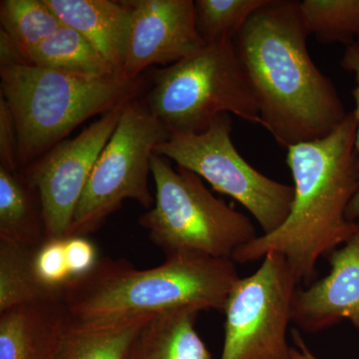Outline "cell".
<instances>
[{
	"instance_id": "cell-21",
	"label": "cell",
	"mask_w": 359,
	"mask_h": 359,
	"mask_svg": "<svg viewBox=\"0 0 359 359\" xmlns=\"http://www.w3.org/2000/svg\"><path fill=\"white\" fill-rule=\"evenodd\" d=\"M309 35L323 44L347 45L359 39V0L299 1Z\"/></svg>"
},
{
	"instance_id": "cell-16",
	"label": "cell",
	"mask_w": 359,
	"mask_h": 359,
	"mask_svg": "<svg viewBox=\"0 0 359 359\" xmlns=\"http://www.w3.org/2000/svg\"><path fill=\"white\" fill-rule=\"evenodd\" d=\"M0 240L37 250L46 242L39 192L25 174L0 167Z\"/></svg>"
},
{
	"instance_id": "cell-22",
	"label": "cell",
	"mask_w": 359,
	"mask_h": 359,
	"mask_svg": "<svg viewBox=\"0 0 359 359\" xmlns=\"http://www.w3.org/2000/svg\"><path fill=\"white\" fill-rule=\"evenodd\" d=\"M269 0H196V27L205 44L233 40Z\"/></svg>"
},
{
	"instance_id": "cell-8",
	"label": "cell",
	"mask_w": 359,
	"mask_h": 359,
	"mask_svg": "<svg viewBox=\"0 0 359 359\" xmlns=\"http://www.w3.org/2000/svg\"><path fill=\"white\" fill-rule=\"evenodd\" d=\"M231 129V114L219 115L203 133H170L155 153L237 201L254 217L263 233H271L289 216L294 187L269 178L250 166L233 145Z\"/></svg>"
},
{
	"instance_id": "cell-3",
	"label": "cell",
	"mask_w": 359,
	"mask_h": 359,
	"mask_svg": "<svg viewBox=\"0 0 359 359\" xmlns=\"http://www.w3.org/2000/svg\"><path fill=\"white\" fill-rule=\"evenodd\" d=\"M240 278L231 259L179 254L138 269L127 259L105 257L65 285L63 304L71 320L92 325L181 309L224 313Z\"/></svg>"
},
{
	"instance_id": "cell-12",
	"label": "cell",
	"mask_w": 359,
	"mask_h": 359,
	"mask_svg": "<svg viewBox=\"0 0 359 359\" xmlns=\"http://www.w3.org/2000/svg\"><path fill=\"white\" fill-rule=\"evenodd\" d=\"M327 259L328 275L295 292L292 323L318 334L346 320L359 332V224L353 237Z\"/></svg>"
},
{
	"instance_id": "cell-26",
	"label": "cell",
	"mask_w": 359,
	"mask_h": 359,
	"mask_svg": "<svg viewBox=\"0 0 359 359\" xmlns=\"http://www.w3.org/2000/svg\"><path fill=\"white\" fill-rule=\"evenodd\" d=\"M65 252L72 278L88 273L99 261L96 247L87 237L65 238Z\"/></svg>"
},
{
	"instance_id": "cell-2",
	"label": "cell",
	"mask_w": 359,
	"mask_h": 359,
	"mask_svg": "<svg viewBox=\"0 0 359 359\" xmlns=\"http://www.w3.org/2000/svg\"><path fill=\"white\" fill-rule=\"evenodd\" d=\"M353 111L325 138L287 149L294 180V201L280 228L262 233L233 256L236 264L256 263L269 254L282 255L299 285H311L318 264L349 240L358 224L347 209L359 191V158Z\"/></svg>"
},
{
	"instance_id": "cell-18",
	"label": "cell",
	"mask_w": 359,
	"mask_h": 359,
	"mask_svg": "<svg viewBox=\"0 0 359 359\" xmlns=\"http://www.w3.org/2000/svg\"><path fill=\"white\" fill-rule=\"evenodd\" d=\"M35 250L0 240V313L25 304L63 302L65 290L50 289L37 278Z\"/></svg>"
},
{
	"instance_id": "cell-10",
	"label": "cell",
	"mask_w": 359,
	"mask_h": 359,
	"mask_svg": "<svg viewBox=\"0 0 359 359\" xmlns=\"http://www.w3.org/2000/svg\"><path fill=\"white\" fill-rule=\"evenodd\" d=\"M125 105L105 113L75 138L60 142L26 167L23 174L39 192L46 240L67 237L92 170L117 128Z\"/></svg>"
},
{
	"instance_id": "cell-4",
	"label": "cell",
	"mask_w": 359,
	"mask_h": 359,
	"mask_svg": "<svg viewBox=\"0 0 359 359\" xmlns=\"http://www.w3.org/2000/svg\"><path fill=\"white\" fill-rule=\"evenodd\" d=\"M0 79L25 168L90 118L138 98L145 85L142 78L95 79L30 65L0 66Z\"/></svg>"
},
{
	"instance_id": "cell-6",
	"label": "cell",
	"mask_w": 359,
	"mask_h": 359,
	"mask_svg": "<svg viewBox=\"0 0 359 359\" xmlns=\"http://www.w3.org/2000/svg\"><path fill=\"white\" fill-rule=\"evenodd\" d=\"M152 80L146 105L170 133H203L222 114L262 126L233 40L205 44L178 62L155 70Z\"/></svg>"
},
{
	"instance_id": "cell-17",
	"label": "cell",
	"mask_w": 359,
	"mask_h": 359,
	"mask_svg": "<svg viewBox=\"0 0 359 359\" xmlns=\"http://www.w3.org/2000/svg\"><path fill=\"white\" fill-rule=\"evenodd\" d=\"M27 65L86 78L121 76L81 33L62 25L28 53Z\"/></svg>"
},
{
	"instance_id": "cell-15",
	"label": "cell",
	"mask_w": 359,
	"mask_h": 359,
	"mask_svg": "<svg viewBox=\"0 0 359 359\" xmlns=\"http://www.w3.org/2000/svg\"><path fill=\"white\" fill-rule=\"evenodd\" d=\"M200 311L175 309L149 318L122 359H212L197 330Z\"/></svg>"
},
{
	"instance_id": "cell-11",
	"label": "cell",
	"mask_w": 359,
	"mask_h": 359,
	"mask_svg": "<svg viewBox=\"0 0 359 359\" xmlns=\"http://www.w3.org/2000/svg\"><path fill=\"white\" fill-rule=\"evenodd\" d=\"M131 16L121 76L139 79L153 65H174L200 50L193 0H130Z\"/></svg>"
},
{
	"instance_id": "cell-24",
	"label": "cell",
	"mask_w": 359,
	"mask_h": 359,
	"mask_svg": "<svg viewBox=\"0 0 359 359\" xmlns=\"http://www.w3.org/2000/svg\"><path fill=\"white\" fill-rule=\"evenodd\" d=\"M0 167L18 171V139L15 124L6 101L0 97Z\"/></svg>"
},
{
	"instance_id": "cell-5",
	"label": "cell",
	"mask_w": 359,
	"mask_h": 359,
	"mask_svg": "<svg viewBox=\"0 0 359 359\" xmlns=\"http://www.w3.org/2000/svg\"><path fill=\"white\" fill-rule=\"evenodd\" d=\"M155 204L139 218L151 242L170 257L202 255L231 259L257 236L249 217L215 197L203 180L167 158L153 155Z\"/></svg>"
},
{
	"instance_id": "cell-23",
	"label": "cell",
	"mask_w": 359,
	"mask_h": 359,
	"mask_svg": "<svg viewBox=\"0 0 359 359\" xmlns=\"http://www.w3.org/2000/svg\"><path fill=\"white\" fill-rule=\"evenodd\" d=\"M33 266L40 282L50 289L65 290L72 280L65 252V238L47 240L35 250Z\"/></svg>"
},
{
	"instance_id": "cell-27",
	"label": "cell",
	"mask_w": 359,
	"mask_h": 359,
	"mask_svg": "<svg viewBox=\"0 0 359 359\" xmlns=\"http://www.w3.org/2000/svg\"><path fill=\"white\" fill-rule=\"evenodd\" d=\"M292 342H294V346H292V359H320L309 349L301 332L295 330L292 332Z\"/></svg>"
},
{
	"instance_id": "cell-14",
	"label": "cell",
	"mask_w": 359,
	"mask_h": 359,
	"mask_svg": "<svg viewBox=\"0 0 359 359\" xmlns=\"http://www.w3.org/2000/svg\"><path fill=\"white\" fill-rule=\"evenodd\" d=\"M45 1L63 25L81 33L121 75L131 16L129 1Z\"/></svg>"
},
{
	"instance_id": "cell-25",
	"label": "cell",
	"mask_w": 359,
	"mask_h": 359,
	"mask_svg": "<svg viewBox=\"0 0 359 359\" xmlns=\"http://www.w3.org/2000/svg\"><path fill=\"white\" fill-rule=\"evenodd\" d=\"M340 65L342 69L353 73L355 79V87L351 94L355 103V109L353 110L356 119L355 149L359 158V39L346 46ZM346 217L353 223L359 224V191L348 205Z\"/></svg>"
},
{
	"instance_id": "cell-1",
	"label": "cell",
	"mask_w": 359,
	"mask_h": 359,
	"mask_svg": "<svg viewBox=\"0 0 359 359\" xmlns=\"http://www.w3.org/2000/svg\"><path fill=\"white\" fill-rule=\"evenodd\" d=\"M309 36L299 1L269 0L233 39L262 126L285 149L325 138L348 114L309 55Z\"/></svg>"
},
{
	"instance_id": "cell-19",
	"label": "cell",
	"mask_w": 359,
	"mask_h": 359,
	"mask_svg": "<svg viewBox=\"0 0 359 359\" xmlns=\"http://www.w3.org/2000/svg\"><path fill=\"white\" fill-rule=\"evenodd\" d=\"M152 316L103 325H83L69 318L55 359H122L135 335Z\"/></svg>"
},
{
	"instance_id": "cell-9",
	"label": "cell",
	"mask_w": 359,
	"mask_h": 359,
	"mask_svg": "<svg viewBox=\"0 0 359 359\" xmlns=\"http://www.w3.org/2000/svg\"><path fill=\"white\" fill-rule=\"evenodd\" d=\"M299 287L278 254H269L254 273L240 278L224 306L219 359H292L287 330Z\"/></svg>"
},
{
	"instance_id": "cell-20",
	"label": "cell",
	"mask_w": 359,
	"mask_h": 359,
	"mask_svg": "<svg viewBox=\"0 0 359 359\" xmlns=\"http://www.w3.org/2000/svg\"><path fill=\"white\" fill-rule=\"evenodd\" d=\"M0 23L26 65L28 53L63 25L45 0H1Z\"/></svg>"
},
{
	"instance_id": "cell-7",
	"label": "cell",
	"mask_w": 359,
	"mask_h": 359,
	"mask_svg": "<svg viewBox=\"0 0 359 359\" xmlns=\"http://www.w3.org/2000/svg\"><path fill=\"white\" fill-rule=\"evenodd\" d=\"M169 136L146 103L138 99L127 103L92 170L66 238L95 233L125 200L150 210L155 204L149 187L151 162L156 149Z\"/></svg>"
},
{
	"instance_id": "cell-13",
	"label": "cell",
	"mask_w": 359,
	"mask_h": 359,
	"mask_svg": "<svg viewBox=\"0 0 359 359\" xmlns=\"http://www.w3.org/2000/svg\"><path fill=\"white\" fill-rule=\"evenodd\" d=\"M68 323L63 302L7 309L0 313V359H55Z\"/></svg>"
}]
</instances>
